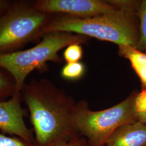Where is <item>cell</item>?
I'll return each instance as SVG.
<instances>
[{
    "label": "cell",
    "instance_id": "cell-1",
    "mask_svg": "<svg viewBox=\"0 0 146 146\" xmlns=\"http://www.w3.org/2000/svg\"><path fill=\"white\" fill-rule=\"evenodd\" d=\"M21 94L29 113L35 146H51L77 134L76 104L62 89L47 80L33 79L24 84Z\"/></svg>",
    "mask_w": 146,
    "mask_h": 146
},
{
    "label": "cell",
    "instance_id": "cell-2",
    "mask_svg": "<svg viewBox=\"0 0 146 146\" xmlns=\"http://www.w3.org/2000/svg\"><path fill=\"white\" fill-rule=\"evenodd\" d=\"M119 8L104 14L88 18L62 16L48 20L39 37L54 32L75 33L84 36L136 48L140 38L137 11L140 2H116Z\"/></svg>",
    "mask_w": 146,
    "mask_h": 146
},
{
    "label": "cell",
    "instance_id": "cell-3",
    "mask_svg": "<svg viewBox=\"0 0 146 146\" xmlns=\"http://www.w3.org/2000/svg\"><path fill=\"white\" fill-rule=\"evenodd\" d=\"M41 41L25 50L0 54V68L13 78L16 91L21 92L29 74L42 68L48 61L58 62V52L70 44L86 41L84 35L65 32H54L42 36Z\"/></svg>",
    "mask_w": 146,
    "mask_h": 146
},
{
    "label": "cell",
    "instance_id": "cell-4",
    "mask_svg": "<svg viewBox=\"0 0 146 146\" xmlns=\"http://www.w3.org/2000/svg\"><path fill=\"white\" fill-rule=\"evenodd\" d=\"M135 92L120 103L106 110L93 111L84 101L76 104L74 125L76 133L90 146H104L110 136L122 125L139 121Z\"/></svg>",
    "mask_w": 146,
    "mask_h": 146
},
{
    "label": "cell",
    "instance_id": "cell-5",
    "mask_svg": "<svg viewBox=\"0 0 146 146\" xmlns=\"http://www.w3.org/2000/svg\"><path fill=\"white\" fill-rule=\"evenodd\" d=\"M48 14L36 10L32 3L11 5L0 15V54L14 52L39 37Z\"/></svg>",
    "mask_w": 146,
    "mask_h": 146
},
{
    "label": "cell",
    "instance_id": "cell-6",
    "mask_svg": "<svg viewBox=\"0 0 146 146\" xmlns=\"http://www.w3.org/2000/svg\"><path fill=\"white\" fill-rule=\"evenodd\" d=\"M32 4L36 10L46 14L62 13L80 18L104 14L119 8L114 1L99 0H39Z\"/></svg>",
    "mask_w": 146,
    "mask_h": 146
},
{
    "label": "cell",
    "instance_id": "cell-7",
    "mask_svg": "<svg viewBox=\"0 0 146 146\" xmlns=\"http://www.w3.org/2000/svg\"><path fill=\"white\" fill-rule=\"evenodd\" d=\"M22 101L21 92H18L9 99L0 101V131L34 142L33 131L25 121L27 111L22 106Z\"/></svg>",
    "mask_w": 146,
    "mask_h": 146
},
{
    "label": "cell",
    "instance_id": "cell-8",
    "mask_svg": "<svg viewBox=\"0 0 146 146\" xmlns=\"http://www.w3.org/2000/svg\"><path fill=\"white\" fill-rule=\"evenodd\" d=\"M104 146H146V124L137 121L118 128Z\"/></svg>",
    "mask_w": 146,
    "mask_h": 146
},
{
    "label": "cell",
    "instance_id": "cell-9",
    "mask_svg": "<svg viewBox=\"0 0 146 146\" xmlns=\"http://www.w3.org/2000/svg\"><path fill=\"white\" fill-rule=\"evenodd\" d=\"M119 53L128 59L140 79L143 89H146V53L129 45L119 46Z\"/></svg>",
    "mask_w": 146,
    "mask_h": 146
},
{
    "label": "cell",
    "instance_id": "cell-10",
    "mask_svg": "<svg viewBox=\"0 0 146 146\" xmlns=\"http://www.w3.org/2000/svg\"><path fill=\"white\" fill-rule=\"evenodd\" d=\"M137 15L140 23V38L136 48L143 52L146 50V0L140 2Z\"/></svg>",
    "mask_w": 146,
    "mask_h": 146
},
{
    "label": "cell",
    "instance_id": "cell-11",
    "mask_svg": "<svg viewBox=\"0 0 146 146\" xmlns=\"http://www.w3.org/2000/svg\"><path fill=\"white\" fill-rule=\"evenodd\" d=\"M16 92L15 84L13 78L0 71V101L9 99Z\"/></svg>",
    "mask_w": 146,
    "mask_h": 146
},
{
    "label": "cell",
    "instance_id": "cell-12",
    "mask_svg": "<svg viewBox=\"0 0 146 146\" xmlns=\"http://www.w3.org/2000/svg\"><path fill=\"white\" fill-rule=\"evenodd\" d=\"M84 66L82 63H67L61 70V76L67 80H76L80 78L84 73Z\"/></svg>",
    "mask_w": 146,
    "mask_h": 146
},
{
    "label": "cell",
    "instance_id": "cell-13",
    "mask_svg": "<svg viewBox=\"0 0 146 146\" xmlns=\"http://www.w3.org/2000/svg\"><path fill=\"white\" fill-rule=\"evenodd\" d=\"M63 56L67 63L78 62L82 56V48L78 43H75L66 47Z\"/></svg>",
    "mask_w": 146,
    "mask_h": 146
},
{
    "label": "cell",
    "instance_id": "cell-14",
    "mask_svg": "<svg viewBox=\"0 0 146 146\" xmlns=\"http://www.w3.org/2000/svg\"><path fill=\"white\" fill-rule=\"evenodd\" d=\"M0 146H36L34 142L8 135L0 131Z\"/></svg>",
    "mask_w": 146,
    "mask_h": 146
},
{
    "label": "cell",
    "instance_id": "cell-15",
    "mask_svg": "<svg viewBox=\"0 0 146 146\" xmlns=\"http://www.w3.org/2000/svg\"><path fill=\"white\" fill-rule=\"evenodd\" d=\"M50 146H90L86 139L78 134L57 141Z\"/></svg>",
    "mask_w": 146,
    "mask_h": 146
},
{
    "label": "cell",
    "instance_id": "cell-16",
    "mask_svg": "<svg viewBox=\"0 0 146 146\" xmlns=\"http://www.w3.org/2000/svg\"><path fill=\"white\" fill-rule=\"evenodd\" d=\"M135 108L138 119L146 116V89L137 93L135 98Z\"/></svg>",
    "mask_w": 146,
    "mask_h": 146
},
{
    "label": "cell",
    "instance_id": "cell-17",
    "mask_svg": "<svg viewBox=\"0 0 146 146\" xmlns=\"http://www.w3.org/2000/svg\"><path fill=\"white\" fill-rule=\"evenodd\" d=\"M11 5V3L8 1L0 0V15L3 14Z\"/></svg>",
    "mask_w": 146,
    "mask_h": 146
},
{
    "label": "cell",
    "instance_id": "cell-18",
    "mask_svg": "<svg viewBox=\"0 0 146 146\" xmlns=\"http://www.w3.org/2000/svg\"><path fill=\"white\" fill-rule=\"evenodd\" d=\"M139 121H140L141 122L146 124V116H143V117H141L140 118H139Z\"/></svg>",
    "mask_w": 146,
    "mask_h": 146
}]
</instances>
